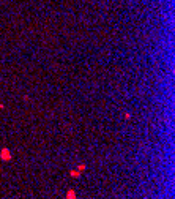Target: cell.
<instances>
[{"instance_id":"1","label":"cell","mask_w":175,"mask_h":199,"mask_svg":"<svg viewBox=\"0 0 175 199\" xmlns=\"http://www.w3.org/2000/svg\"><path fill=\"white\" fill-rule=\"evenodd\" d=\"M66 199H76V194H74V191H73V190H71V191H68Z\"/></svg>"},{"instance_id":"2","label":"cell","mask_w":175,"mask_h":199,"mask_svg":"<svg viewBox=\"0 0 175 199\" xmlns=\"http://www.w3.org/2000/svg\"><path fill=\"white\" fill-rule=\"evenodd\" d=\"M3 158H5V160H8V158H10V155H8V150H3V155H2Z\"/></svg>"}]
</instances>
